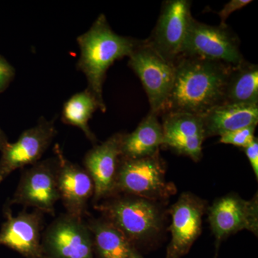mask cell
Wrapping results in <instances>:
<instances>
[{
    "label": "cell",
    "mask_w": 258,
    "mask_h": 258,
    "mask_svg": "<svg viewBox=\"0 0 258 258\" xmlns=\"http://www.w3.org/2000/svg\"><path fill=\"white\" fill-rule=\"evenodd\" d=\"M233 66L197 57L181 56L175 62L172 88L161 115L206 114L223 104L224 91Z\"/></svg>",
    "instance_id": "1"
},
{
    "label": "cell",
    "mask_w": 258,
    "mask_h": 258,
    "mask_svg": "<svg viewBox=\"0 0 258 258\" xmlns=\"http://www.w3.org/2000/svg\"><path fill=\"white\" fill-rule=\"evenodd\" d=\"M80 57L76 68L87 80L86 89L92 93L103 113L106 106L103 97L107 71L115 61L128 57L139 40L121 36L112 30L104 15L95 20L87 32L76 39Z\"/></svg>",
    "instance_id": "2"
},
{
    "label": "cell",
    "mask_w": 258,
    "mask_h": 258,
    "mask_svg": "<svg viewBox=\"0 0 258 258\" xmlns=\"http://www.w3.org/2000/svg\"><path fill=\"white\" fill-rule=\"evenodd\" d=\"M160 204L132 195H114L96 204L95 208L109 220L136 247L157 239L164 228V210Z\"/></svg>",
    "instance_id": "3"
},
{
    "label": "cell",
    "mask_w": 258,
    "mask_h": 258,
    "mask_svg": "<svg viewBox=\"0 0 258 258\" xmlns=\"http://www.w3.org/2000/svg\"><path fill=\"white\" fill-rule=\"evenodd\" d=\"M176 188L166 179V166L159 154L139 159H120L116 195H132L152 201H165Z\"/></svg>",
    "instance_id": "4"
},
{
    "label": "cell",
    "mask_w": 258,
    "mask_h": 258,
    "mask_svg": "<svg viewBox=\"0 0 258 258\" xmlns=\"http://www.w3.org/2000/svg\"><path fill=\"white\" fill-rule=\"evenodd\" d=\"M57 157L39 161L23 171L14 195L5 205L33 208L44 214L55 215V206L60 200L57 188Z\"/></svg>",
    "instance_id": "5"
},
{
    "label": "cell",
    "mask_w": 258,
    "mask_h": 258,
    "mask_svg": "<svg viewBox=\"0 0 258 258\" xmlns=\"http://www.w3.org/2000/svg\"><path fill=\"white\" fill-rule=\"evenodd\" d=\"M181 56L197 57L239 66L244 59L238 37L228 27L212 26L191 20Z\"/></svg>",
    "instance_id": "6"
},
{
    "label": "cell",
    "mask_w": 258,
    "mask_h": 258,
    "mask_svg": "<svg viewBox=\"0 0 258 258\" xmlns=\"http://www.w3.org/2000/svg\"><path fill=\"white\" fill-rule=\"evenodd\" d=\"M128 66L140 79L147 93L151 112L161 114L172 88L175 64L164 60L145 40L128 56Z\"/></svg>",
    "instance_id": "7"
},
{
    "label": "cell",
    "mask_w": 258,
    "mask_h": 258,
    "mask_svg": "<svg viewBox=\"0 0 258 258\" xmlns=\"http://www.w3.org/2000/svg\"><path fill=\"white\" fill-rule=\"evenodd\" d=\"M42 258H95L92 235L83 218L62 214L43 231Z\"/></svg>",
    "instance_id": "8"
},
{
    "label": "cell",
    "mask_w": 258,
    "mask_h": 258,
    "mask_svg": "<svg viewBox=\"0 0 258 258\" xmlns=\"http://www.w3.org/2000/svg\"><path fill=\"white\" fill-rule=\"evenodd\" d=\"M191 2L169 0L164 2L157 25L151 36L145 40L161 57L175 64L181 57V50L190 23Z\"/></svg>",
    "instance_id": "9"
},
{
    "label": "cell",
    "mask_w": 258,
    "mask_h": 258,
    "mask_svg": "<svg viewBox=\"0 0 258 258\" xmlns=\"http://www.w3.org/2000/svg\"><path fill=\"white\" fill-rule=\"evenodd\" d=\"M55 118L41 117L37 124L24 131L14 143H8L0 157V184L17 169L40 161L57 135Z\"/></svg>",
    "instance_id": "10"
},
{
    "label": "cell",
    "mask_w": 258,
    "mask_h": 258,
    "mask_svg": "<svg viewBox=\"0 0 258 258\" xmlns=\"http://www.w3.org/2000/svg\"><path fill=\"white\" fill-rule=\"evenodd\" d=\"M208 220L217 246L230 235L247 230L257 236V194L245 200L236 194L217 199L208 208Z\"/></svg>",
    "instance_id": "11"
},
{
    "label": "cell",
    "mask_w": 258,
    "mask_h": 258,
    "mask_svg": "<svg viewBox=\"0 0 258 258\" xmlns=\"http://www.w3.org/2000/svg\"><path fill=\"white\" fill-rule=\"evenodd\" d=\"M208 210L205 200L189 192L183 193L169 210L171 239L166 258H181L189 252L202 232L203 217Z\"/></svg>",
    "instance_id": "12"
},
{
    "label": "cell",
    "mask_w": 258,
    "mask_h": 258,
    "mask_svg": "<svg viewBox=\"0 0 258 258\" xmlns=\"http://www.w3.org/2000/svg\"><path fill=\"white\" fill-rule=\"evenodd\" d=\"M123 135V133L113 134L103 143L90 149L83 159L84 169L94 184L93 202L95 205L116 195Z\"/></svg>",
    "instance_id": "13"
},
{
    "label": "cell",
    "mask_w": 258,
    "mask_h": 258,
    "mask_svg": "<svg viewBox=\"0 0 258 258\" xmlns=\"http://www.w3.org/2000/svg\"><path fill=\"white\" fill-rule=\"evenodd\" d=\"M5 221L0 229V246L13 249L25 258H42L41 240L44 213L24 210L14 216L5 205Z\"/></svg>",
    "instance_id": "14"
},
{
    "label": "cell",
    "mask_w": 258,
    "mask_h": 258,
    "mask_svg": "<svg viewBox=\"0 0 258 258\" xmlns=\"http://www.w3.org/2000/svg\"><path fill=\"white\" fill-rule=\"evenodd\" d=\"M54 152L58 162L57 179L60 200L66 213L83 218L88 201L94 195L93 180L84 168L66 157L59 144H55Z\"/></svg>",
    "instance_id": "15"
},
{
    "label": "cell",
    "mask_w": 258,
    "mask_h": 258,
    "mask_svg": "<svg viewBox=\"0 0 258 258\" xmlns=\"http://www.w3.org/2000/svg\"><path fill=\"white\" fill-rule=\"evenodd\" d=\"M162 115L163 146L196 162L201 160L203 144L206 139L201 115L187 113H169Z\"/></svg>",
    "instance_id": "16"
},
{
    "label": "cell",
    "mask_w": 258,
    "mask_h": 258,
    "mask_svg": "<svg viewBox=\"0 0 258 258\" xmlns=\"http://www.w3.org/2000/svg\"><path fill=\"white\" fill-rule=\"evenodd\" d=\"M203 118L205 137L255 125L258 123V105L222 104L215 107Z\"/></svg>",
    "instance_id": "17"
},
{
    "label": "cell",
    "mask_w": 258,
    "mask_h": 258,
    "mask_svg": "<svg viewBox=\"0 0 258 258\" xmlns=\"http://www.w3.org/2000/svg\"><path fill=\"white\" fill-rule=\"evenodd\" d=\"M92 235L93 250L98 258H132L138 249L109 220L91 218L86 222Z\"/></svg>",
    "instance_id": "18"
},
{
    "label": "cell",
    "mask_w": 258,
    "mask_h": 258,
    "mask_svg": "<svg viewBox=\"0 0 258 258\" xmlns=\"http://www.w3.org/2000/svg\"><path fill=\"white\" fill-rule=\"evenodd\" d=\"M158 115L152 112L142 120L131 134L123 135L121 145L122 159H139L159 154L164 144L162 125Z\"/></svg>",
    "instance_id": "19"
},
{
    "label": "cell",
    "mask_w": 258,
    "mask_h": 258,
    "mask_svg": "<svg viewBox=\"0 0 258 258\" xmlns=\"http://www.w3.org/2000/svg\"><path fill=\"white\" fill-rule=\"evenodd\" d=\"M223 104L258 105V67L244 60L232 67L226 82Z\"/></svg>",
    "instance_id": "20"
},
{
    "label": "cell",
    "mask_w": 258,
    "mask_h": 258,
    "mask_svg": "<svg viewBox=\"0 0 258 258\" xmlns=\"http://www.w3.org/2000/svg\"><path fill=\"white\" fill-rule=\"evenodd\" d=\"M97 109H100L98 102L86 89L76 93L64 103L61 119L66 124L81 129L90 142L96 144V136L88 123Z\"/></svg>",
    "instance_id": "21"
},
{
    "label": "cell",
    "mask_w": 258,
    "mask_h": 258,
    "mask_svg": "<svg viewBox=\"0 0 258 258\" xmlns=\"http://www.w3.org/2000/svg\"><path fill=\"white\" fill-rule=\"evenodd\" d=\"M255 128V125H252V126L245 127V128L228 132L220 137V142L222 144H231L235 147L244 149L252 143V141L255 138L254 136Z\"/></svg>",
    "instance_id": "22"
},
{
    "label": "cell",
    "mask_w": 258,
    "mask_h": 258,
    "mask_svg": "<svg viewBox=\"0 0 258 258\" xmlns=\"http://www.w3.org/2000/svg\"><path fill=\"white\" fill-rule=\"evenodd\" d=\"M14 67L5 57L0 55V93L8 88L14 79Z\"/></svg>",
    "instance_id": "23"
},
{
    "label": "cell",
    "mask_w": 258,
    "mask_h": 258,
    "mask_svg": "<svg viewBox=\"0 0 258 258\" xmlns=\"http://www.w3.org/2000/svg\"><path fill=\"white\" fill-rule=\"evenodd\" d=\"M250 3H252V1H250V0H232V1L229 2L228 3L225 4L223 9L221 11L219 12L218 13L220 20H221L220 26H227V24H226V20H227V19L228 18L230 14H232L236 10L242 9V8L245 7L246 5H249Z\"/></svg>",
    "instance_id": "24"
},
{
    "label": "cell",
    "mask_w": 258,
    "mask_h": 258,
    "mask_svg": "<svg viewBox=\"0 0 258 258\" xmlns=\"http://www.w3.org/2000/svg\"><path fill=\"white\" fill-rule=\"evenodd\" d=\"M256 179H258V139L254 138L252 143L243 149Z\"/></svg>",
    "instance_id": "25"
},
{
    "label": "cell",
    "mask_w": 258,
    "mask_h": 258,
    "mask_svg": "<svg viewBox=\"0 0 258 258\" xmlns=\"http://www.w3.org/2000/svg\"><path fill=\"white\" fill-rule=\"evenodd\" d=\"M8 143H9V141H8L6 134L0 128V152L3 150V149L8 145Z\"/></svg>",
    "instance_id": "26"
},
{
    "label": "cell",
    "mask_w": 258,
    "mask_h": 258,
    "mask_svg": "<svg viewBox=\"0 0 258 258\" xmlns=\"http://www.w3.org/2000/svg\"><path fill=\"white\" fill-rule=\"evenodd\" d=\"M132 258H144L141 255V254L139 253V252H136L135 254H134L133 257Z\"/></svg>",
    "instance_id": "27"
}]
</instances>
